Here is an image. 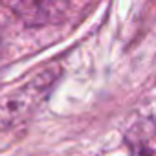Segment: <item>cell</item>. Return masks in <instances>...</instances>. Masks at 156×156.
Segmentation results:
<instances>
[{
	"mask_svg": "<svg viewBox=\"0 0 156 156\" xmlns=\"http://www.w3.org/2000/svg\"><path fill=\"white\" fill-rule=\"evenodd\" d=\"M132 156H156V121H138L127 136Z\"/></svg>",
	"mask_w": 156,
	"mask_h": 156,
	"instance_id": "6da1fadb",
	"label": "cell"
}]
</instances>
